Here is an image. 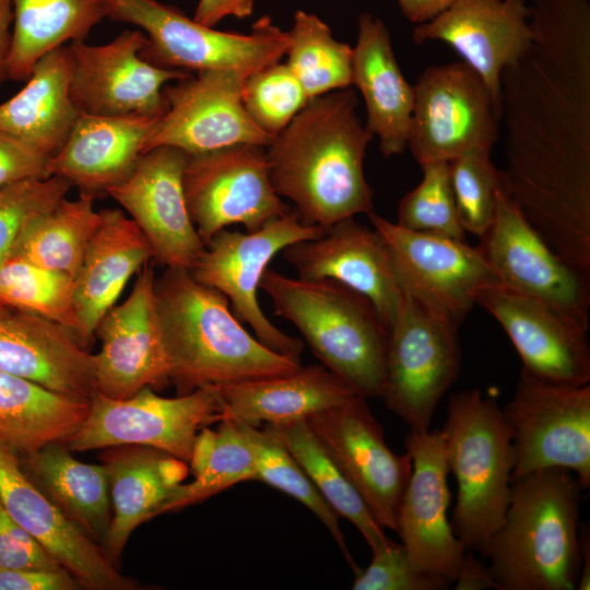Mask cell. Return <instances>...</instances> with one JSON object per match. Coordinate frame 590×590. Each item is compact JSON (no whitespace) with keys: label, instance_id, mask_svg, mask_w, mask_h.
I'll return each instance as SVG.
<instances>
[{"label":"cell","instance_id":"cell-1","mask_svg":"<svg viewBox=\"0 0 590 590\" xmlns=\"http://www.w3.org/2000/svg\"><path fill=\"white\" fill-rule=\"evenodd\" d=\"M532 40L500 75L502 186L566 263L590 275V0H532Z\"/></svg>","mask_w":590,"mask_h":590},{"label":"cell","instance_id":"cell-2","mask_svg":"<svg viewBox=\"0 0 590 590\" xmlns=\"http://www.w3.org/2000/svg\"><path fill=\"white\" fill-rule=\"evenodd\" d=\"M357 105L351 87L314 97L266 148L275 192L294 202L305 224L326 231L374 211L364 175L374 135L362 123Z\"/></svg>","mask_w":590,"mask_h":590},{"label":"cell","instance_id":"cell-3","mask_svg":"<svg viewBox=\"0 0 590 590\" xmlns=\"http://www.w3.org/2000/svg\"><path fill=\"white\" fill-rule=\"evenodd\" d=\"M158 320L177 394L283 375L299 358L276 353L252 337L217 290L198 282L190 270L166 268L155 279Z\"/></svg>","mask_w":590,"mask_h":590},{"label":"cell","instance_id":"cell-4","mask_svg":"<svg viewBox=\"0 0 590 590\" xmlns=\"http://www.w3.org/2000/svg\"><path fill=\"white\" fill-rule=\"evenodd\" d=\"M565 469L514 480L504 520L486 546L497 590H573L580 574V493Z\"/></svg>","mask_w":590,"mask_h":590},{"label":"cell","instance_id":"cell-5","mask_svg":"<svg viewBox=\"0 0 590 590\" xmlns=\"http://www.w3.org/2000/svg\"><path fill=\"white\" fill-rule=\"evenodd\" d=\"M260 288L321 365L357 394L380 396L388 331L366 297L332 280L290 278L269 269Z\"/></svg>","mask_w":590,"mask_h":590},{"label":"cell","instance_id":"cell-6","mask_svg":"<svg viewBox=\"0 0 590 590\" xmlns=\"http://www.w3.org/2000/svg\"><path fill=\"white\" fill-rule=\"evenodd\" d=\"M439 432L448 471L457 481L453 532L467 551L484 555L510 499V429L496 401L470 389L449 397Z\"/></svg>","mask_w":590,"mask_h":590},{"label":"cell","instance_id":"cell-7","mask_svg":"<svg viewBox=\"0 0 590 590\" xmlns=\"http://www.w3.org/2000/svg\"><path fill=\"white\" fill-rule=\"evenodd\" d=\"M106 17L130 23L146 35L141 56L164 69L185 72L236 70L250 75L280 62L287 33L266 15L249 34L222 32L156 0H106Z\"/></svg>","mask_w":590,"mask_h":590},{"label":"cell","instance_id":"cell-8","mask_svg":"<svg viewBox=\"0 0 590 590\" xmlns=\"http://www.w3.org/2000/svg\"><path fill=\"white\" fill-rule=\"evenodd\" d=\"M221 413V397L213 386L173 398L150 387L126 399L95 392L86 417L63 444L70 451L145 446L188 463L197 434L220 422Z\"/></svg>","mask_w":590,"mask_h":590},{"label":"cell","instance_id":"cell-9","mask_svg":"<svg viewBox=\"0 0 590 590\" xmlns=\"http://www.w3.org/2000/svg\"><path fill=\"white\" fill-rule=\"evenodd\" d=\"M457 332L402 292L388 332L379 397L410 432L430 430L438 403L458 378L461 350Z\"/></svg>","mask_w":590,"mask_h":590},{"label":"cell","instance_id":"cell-10","mask_svg":"<svg viewBox=\"0 0 590 590\" xmlns=\"http://www.w3.org/2000/svg\"><path fill=\"white\" fill-rule=\"evenodd\" d=\"M323 233L318 226L305 224L296 211H287L255 232L222 229L205 245L190 273L198 282L225 295L236 318L247 323L263 345L299 358L303 341L284 333L269 320L260 307L258 288L275 255Z\"/></svg>","mask_w":590,"mask_h":590},{"label":"cell","instance_id":"cell-11","mask_svg":"<svg viewBox=\"0 0 590 590\" xmlns=\"http://www.w3.org/2000/svg\"><path fill=\"white\" fill-rule=\"evenodd\" d=\"M503 410L515 450L511 482L559 468L570 471L582 489L590 486V384L571 387L521 371Z\"/></svg>","mask_w":590,"mask_h":590},{"label":"cell","instance_id":"cell-12","mask_svg":"<svg viewBox=\"0 0 590 590\" xmlns=\"http://www.w3.org/2000/svg\"><path fill=\"white\" fill-rule=\"evenodd\" d=\"M414 86L406 149L418 165L449 162L499 138L500 107L465 62L427 67Z\"/></svg>","mask_w":590,"mask_h":590},{"label":"cell","instance_id":"cell-13","mask_svg":"<svg viewBox=\"0 0 590 590\" xmlns=\"http://www.w3.org/2000/svg\"><path fill=\"white\" fill-rule=\"evenodd\" d=\"M367 216L388 248L401 291L453 329L476 305L479 293L497 284L477 246L405 229L374 211Z\"/></svg>","mask_w":590,"mask_h":590},{"label":"cell","instance_id":"cell-14","mask_svg":"<svg viewBox=\"0 0 590 590\" xmlns=\"http://www.w3.org/2000/svg\"><path fill=\"white\" fill-rule=\"evenodd\" d=\"M184 189L189 215L204 245L229 225L241 224L246 232H255L288 211L273 188L261 145L188 155Z\"/></svg>","mask_w":590,"mask_h":590},{"label":"cell","instance_id":"cell-15","mask_svg":"<svg viewBox=\"0 0 590 590\" xmlns=\"http://www.w3.org/2000/svg\"><path fill=\"white\" fill-rule=\"evenodd\" d=\"M477 246L497 284L545 303L589 329V278L560 259L505 192H497L496 214Z\"/></svg>","mask_w":590,"mask_h":590},{"label":"cell","instance_id":"cell-16","mask_svg":"<svg viewBox=\"0 0 590 590\" xmlns=\"http://www.w3.org/2000/svg\"><path fill=\"white\" fill-rule=\"evenodd\" d=\"M165 85L166 110L149 135L143 152L177 148L188 155L239 144L267 148L273 140L249 117L243 104L248 76L236 70H208Z\"/></svg>","mask_w":590,"mask_h":590},{"label":"cell","instance_id":"cell-17","mask_svg":"<svg viewBox=\"0 0 590 590\" xmlns=\"http://www.w3.org/2000/svg\"><path fill=\"white\" fill-rule=\"evenodd\" d=\"M306 421L377 522L397 532L398 511L412 461L408 452L397 455L388 447L366 398L355 394Z\"/></svg>","mask_w":590,"mask_h":590},{"label":"cell","instance_id":"cell-18","mask_svg":"<svg viewBox=\"0 0 590 590\" xmlns=\"http://www.w3.org/2000/svg\"><path fill=\"white\" fill-rule=\"evenodd\" d=\"M146 36L123 31L110 43L71 42L70 96L79 113L96 116H162L166 110L165 85L189 72L160 68L141 50Z\"/></svg>","mask_w":590,"mask_h":590},{"label":"cell","instance_id":"cell-19","mask_svg":"<svg viewBox=\"0 0 590 590\" xmlns=\"http://www.w3.org/2000/svg\"><path fill=\"white\" fill-rule=\"evenodd\" d=\"M188 154L173 146L142 153L132 172L107 190L148 240L153 261L191 270L205 245L187 208L184 172Z\"/></svg>","mask_w":590,"mask_h":590},{"label":"cell","instance_id":"cell-20","mask_svg":"<svg viewBox=\"0 0 590 590\" xmlns=\"http://www.w3.org/2000/svg\"><path fill=\"white\" fill-rule=\"evenodd\" d=\"M155 274L146 262L129 296L101 319L94 354L96 390L111 399H126L145 387L169 384V365L155 299Z\"/></svg>","mask_w":590,"mask_h":590},{"label":"cell","instance_id":"cell-21","mask_svg":"<svg viewBox=\"0 0 590 590\" xmlns=\"http://www.w3.org/2000/svg\"><path fill=\"white\" fill-rule=\"evenodd\" d=\"M405 449L412 471L398 511L397 533L416 569L451 583L467 550L448 519L449 471L440 432H410Z\"/></svg>","mask_w":590,"mask_h":590},{"label":"cell","instance_id":"cell-22","mask_svg":"<svg viewBox=\"0 0 590 590\" xmlns=\"http://www.w3.org/2000/svg\"><path fill=\"white\" fill-rule=\"evenodd\" d=\"M0 497L14 520L87 590H138L103 546L88 538L26 476L20 456L0 442Z\"/></svg>","mask_w":590,"mask_h":590},{"label":"cell","instance_id":"cell-23","mask_svg":"<svg viewBox=\"0 0 590 590\" xmlns=\"http://www.w3.org/2000/svg\"><path fill=\"white\" fill-rule=\"evenodd\" d=\"M476 305L502 326L521 358V371L559 386L590 384L588 330L545 303L498 284L483 288Z\"/></svg>","mask_w":590,"mask_h":590},{"label":"cell","instance_id":"cell-24","mask_svg":"<svg viewBox=\"0 0 590 590\" xmlns=\"http://www.w3.org/2000/svg\"><path fill=\"white\" fill-rule=\"evenodd\" d=\"M304 280H332L366 297L389 332L402 299L388 248L373 228L349 217L315 239L282 250Z\"/></svg>","mask_w":590,"mask_h":590},{"label":"cell","instance_id":"cell-25","mask_svg":"<svg viewBox=\"0 0 590 590\" xmlns=\"http://www.w3.org/2000/svg\"><path fill=\"white\" fill-rule=\"evenodd\" d=\"M529 0H456L414 27L413 40L449 45L485 82L499 104L500 75L530 45ZM500 107V104H499Z\"/></svg>","mask_w":590,"mask_h":590},{"label":"cell","instance_id":"cell-26","mask_svg":"<svg viewBox=\"0 0 590 590\" xmlns=\"http://www.w3.org/2000/svg\"><path fill=\"white\" fill-rule=\"evenodd\" d=\"M0 370L63 394L97 392L94 354L70 329L23 310L0 318Z\"/></svg>","mask_w":590,"mask_h":590},{"label":"cell","instance_id":"cell-27","mask_svg":"<svg viewBox=\"0 0 590 590\" xmlns=\"http://www.w3.org/2000/svg\"><path fill=\"white\" fill-rule=\"evenodd\" d=\"M161 116H96L80 113L62 148L51 158L50 175L80 193L106 194L135 166Z\"/></svg>","mask_w":590,"mask_h":590},{"label":"cell","instance_id":"cell-28","mask_svg":"<svg viewBox=\"0 0 590 590\" xmlns=\"http://www.w3.org/2000/svg\"><path fill=\"white\" fill-rule=\"evenodd\" d=\"M101 213V224L74 278L78 339L85 349L130 278L152 259L148 240L123 211L105 209Z\"/></svg>","mask_w":590,"mask_h":590},{"label":"cell","instance_id":"cell-29","mask_svg":"<svg viewBox=\"0 0 590 590\" xmlns=\"http://www.w3.org/2000/svg\"><path fill=\"white\" fill-rule=\"evenodd\" d=\"M352 84L363 96L367 115L365 126L378 137L382 155L402 154L408 143L414 86L399 68L386 24L370 13L358 16Z\"/></svg>","mask_w":590,"mask_h":590},{"label":"cell","instance_id":"cell-30","mask_svg":"<svg viewBox=\"0 0 590 590\" xmlns=\"http://www.w3.org/2000/svg\"><path fill=\"white\" fill-rule=\"evenodd\" d=\"M106 469L113 505L105 551L117 565L131 533L157 516L172 492L189 473L188 463L145 446L106 448Z\"/></svg>","mask_w":590,"mask_h":590},{"label":"cell","instance_id":"cell-31","mask_svg":"<svg viewBox=\"0 0 590 590\" xmlns=\"http://www.w3.org/2000/svg\"><path fill=\"white\" fill-rule=\"evenodd\" d=\"M221 421L253 427L307 420L357 394L323 365H310L276 376L216 387Z\"/></svg>","mask_w":590,"mask_h":590},{"label":"cell","instance_id":"cell-32","mask_svg":"<svg viewBox=\"0 0 590 590\" xmlns=\"http://www.w3.org/2000/svg\"><path fill=\"white\" fill-rule=\"evenodd\" d=\"M70 81L68 45L44 55L24 87L0 104V131L54 157L80 114L70 96Z\"/></svg>","mask_w":590,"mask_h":590},{"label":"cell","instance_id":"cell-33","mask_svg":"<svg viewBox=\"0 0 590 590\" xmlns=\"http://www.w3.org/2000/svg\"><path fill=\"white\" fill-rule=\"evenodd\" d=\"M20 460L30 481L88 538L104 547L111 521L104 464L75 459L62 442L48 444L20 456Z\"/></svg>","mask_w":590,"mask_h":590},{"label":"cell","instance_id":"cell-34","mask_svg":"<svg viewBox=\"0 0 590 590\" xmlns=\"http://www.w3.org/2000/svg\"><path fill=\"white\" fill-rule=\"evenodd\" d=\"M90 399L49 390L0 370V442L19 456L64 442L87 415Z\"/></svg>","mask_w":590,"mask_h":590},{"label":"cell","instance_id":"cell-35","mask_svg":"<svg viewBox=\"0 0 590 590\" xmlns=\"http://www.w3.org/2000/svg\"><path fill=\"white\" fill-rule=\"evenodd\" d=\"M7 79L26 81L35 63L68 42L84 40L106 17V0H12Z\"/></svg>","mask_w":590,"mask_h":590},{"label":"cell","instance_id":"cell-36","mask_svg":"<svg viewBox=\"0 0 590 590\" xmlns=\"http://www.w3.org/2000/svg\"><path fill=\"white\" fill-rule=\"evenodd\" d=\"M94 199H61L51 209L33 217L22 231L10 256L75 278L102 213Z\"/></svg>","mask_w":590,"mask_h":590},{"label":"cell","instance_id":"cell-37","mask_svg":"<svg viewBox=\"0 0 590 590\" xmlns=\"http://www.w3.org/2000/svg\"><path fill=\"white\" fill-rule=\"evenodd\" d=\"M262 426L283 442L327 504L339 517L352 522L371 552L391 542L361 495L322 447L306 420Z\"/></svg>","mask_w":590,"mask_h":590},{"label":"cell","instance_id":"cell-38","mask_svg":"<svg viewBox=\"0 0 590 590\" xmlns=\"http://www.w3.org/2000/svg\"><path fill=\"white\" fill-rule=\"evenodd\" d=\"M286 33L285 63L310 99L352 85L353 48L335 39L322 20L296 11Z\"/></svg>","mask_w":590,"mask_h":590},{"label":"cell","instance_id":"cell-39","mask_svg":"<svg viewBox=\"0 0 590 590\" xmlns=\"http://www.w3.org/2000/svg\"><path fill=\"white\" fill-rule=\"evenodd\" d=\"M237 425L252 452L257 481L292 496L314 512L328 529L356 575L361 569L346 546L339 516L322 498L288 449L264 426Z\"/></svg>","mask_w":590,"mask_h":590},{"label":"cell","instance_id":"cell-40","mask_svg":"<svg viewBox=\"0 0 590 590\" xmlns=\"http://www.w3.org/2000/svg\"><path fill=\"white\" fill-rule=\"evenodd\" d=\"M0 304L54 320L78 338L74 279L21 258L0 266Z\"/></svg>","mask_w":590,"mask_h":590},{"label":"cell","instance_id":"cell-41","mask_svg":"<svg viewBox=\"0 0 590 590\" xmlns=\"http://www.w3.org/2000/svg\"><path fill=\"white\" fill-rule=\"evenodd\" d=\"M247 481H257L252 452L236 422L220 421L202 470L192 482L181 483L172 492L157 516L198 504Z\"/></svg>","mask_w":590,"mask_h":590},{"label":"cell","instance_id":"cell-42","mask_svg":"<svg viewBox=\"0 0 590 590\" xmlns=\"http://www.w3.org/2000/svg\"><path fill=\"white\" fill-rule=\"evenodd\" d=\"M491 150L475 149L449 161L456 209L465 233L481 237L493 224L502 170L491 158Z\"/></svg>","mask_w":590,"mask_h":590},{"label":"cell","instance_id":"cell-43","mask_svg":"<svg viewBox=\"0 0 590 590\" xmlns=\"http://www.w3.org/2000/svg\"><path fill=\"white\" fill-rule=\"evenodd\" d=\"M423 178L399 202V226L428 235L465 240L453 198L448 162L421 165Z\"/></svg>","mask_w":590,"mask_h":590},{"label":"cell","instance_id":"cell-44","mask_svg":"<svg viewBox=\"0 0 590 590\" xmlns=\"http://www.w3.org/2000/svg\"><path fill=\"white\" fill-rule=\"evenodd\" d=\"M243 104L251 120L274 138L306 106L309 97L286 63L276 62L248 75Z\"/></svg>","mask_w":590,"mask_h":590},{"label":"cell","instance_id":"cell-45","mask_svg":"<svg viewBox=\"0 0 590 590\" xmlns=\"http://www.w3.org/2000/svg\"><path fill=\"white\" fill-rule=\"evenodd\" d=\"M71 188L63 178L50 176L0 189V266L10 258L25 225L66 198Z\"/></svg>","mask_w":590,"mask_h":590},{"label":"cell","instance_id":"cell-46","mask_svg":"<svg viewBox=\"0 0 590 590\" xmlns=\"http://www.w3.org/2000/svg\"><path fill=\"white\" fill-rule=\"evenodd\" d=\"M373 553L371 562L359 570L353 590H441L449 582L416 569L402 543L391 541Z\"/></svg>","mask_w":590,"mask_h":590},{"label":"cell","instance_id":"cell-47","mask_svg":"<svg viewBox=\"0 0 590 590\" xmlns=\"http://www.w3.org/2000/svg\"><path fill=\"white\" fill-rule=\"evenodd\" d=\"M0 568H62L14 520L1 497Z\"/></svg>","mask_w":590,"mask_h":590},{"label":"cell","instance_id":"cell-48","mask_svg":"<svg viewBox=\"0 0 590 590\" xmlns=\"http://www.w3.org/2000/svg\"><path fill=\"white\" fill-rule=\"evenodd\" d=\"M51 158L0 131V189L26 179L50 177Z\"/></svg>","mask_w":590,"mask_h":590},{"label":"cell","instance_id":"cell-49","mask_svg":"<svg viewBox=\"0 0 590 590\" xmlns=\"http://www.w3.org/2000/svg\"><path fill=\"white\" fill-rule=\"evenodd\" d=\"M79 589V581L63 568H0V590Z\"/></svg>","mask_w":590,"mask_h":590},{"label":"cell","instance_id":"cell-50","mask_svg":"<svg viewBox=\"0 0 590 590\" xmlns=\"http://www.w3.org/2000/svg\"><path fill=\"white\" fill-rule=\"evenodd\" d=\"M256 0H199L193 20L213 27L227 16L246 19L253 12Z\"/></svg>","mask_w":590,"mask_h":590},{"label":"cell","instance_id":"cell-51","mask_svg":"<svg viewBox=\"0 0 590 590\" xmlns=\"http://www.w3.org/2000/svg\"><path fill=\"white\" fill-rule=\"evenodd\" d=\"M456 590H482L494 588L495 585L487 567L467 551L460 570L455 579Z\"/></svg>","mask_w":590,"mask_h":590},{"label":"cell","instance_id":"cell-52","mask_svg":"<svg viewBox=\"0 0 590 590\" xmlns=\"http://www.w3.org/2000/svg\"><path fill=\"white\" fill-rule=\"evenodd\" d=\"M401 13L416 25L426 23L446 9L456 0H396Z\"/></svg>","mask_w":590,"mask_h":590},{"label":"cell","instance_id":"cell-53","mask_svg":"<svg viewBox=\"0 0 590 590\" xmlns=\"http://www.w3.org/2000/svg\"><path fill=\"white\" fill-rule=\"evenodd\" d=\"M12 0H0V85L7 79V62L12 44Z\"/></svg>","mask_w":590,"mask_h":590},{"label":"cell","instance_id":"cell-54","mask_svg":"<svg viewBox=\"0 0 590 590\" xmlns=\"http://www.w3.org/2000/svg\"><path fill=\"white\" fill-rule=\"evenodd\" d=\"M580 574L576 586L577 590L590 589V540L589 531H586V527H580Z\"/></svg>","mask_w":590,"mask_h":590},{"label":"cell","instance_id":"cell-55","mask_svg":"<svg viewBox=\"0 0 590 590\" xmlns=\"http://www.w3.org/2000/svg\"><path fill=\"white\" fill-rule=\"evenodd\" d=\"M10 307H7L2 304H0V318H2L4 315H7L10 311Z\"/></svg>","mask_w":590,"mask_h":590}]
</instances>
